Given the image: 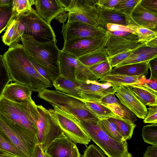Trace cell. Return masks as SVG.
I'll use <instances>...</instances> for the list:
<instances>
[{
  "label": "cell",
  "instance_id": "1",
  "mask_svg": "<svg viewBox=\"0 0 157 157\" xmlns=\"http://www.w3.org/2000/svg\"><path fill=\"white\" fill-rule=\"evenodd\" d=\"M4 55L11 81L23 85L34 92L53 86L52 83L41 75L33 66L22 44H13Z\"/></svg>",
  "mask_w": 157,
  "mask_h": 157
},
{
  "label": "cell",
  "instance_id": "2",
  "mask_svg": "<svg viewBox=\"0 0 157 157\" xmlns=\"http://www.w3.org/2000/svg\"><path fill=\"white\" fill-rule=\"evenodd\" d=\"M28 55L51 76L53 81L59 75V60L60 50L57 41L41 42L28 34H23L20 40Z\"/></svg>",
  "mask_w": 157,
  "mask_h": 157
},
{
  "label": "cell",
  "instance_id": "3",
  "mask_svg": "<svg viewBox=\"0 0 157 157\" xmlns=\"http://www.w3.org/2000/svg\"><path fill=\"white\" fill-rule=\"evenodd\" d=\"M37 107L33 100L26 104H19L0 96V115L8 122L37 136L39 114Z\"/></svg>",
  "mask_w": 157,
  "mask_h": 157
},
{
  "label": "cell",
  "instance_id": "4",
  "mask_svg": "<svg viewBox=\"0 0 157 157\" xmlns=\"http://www.w3.org/2000/svg\"><path fill=\"white\" fill-rule=\"evenodd\" d=\"M38 97L71 113L79 121H91L98 118L80 99L57 90L47 89L39 92Z\"/></svg>",
  "mask_w": 157,
  "mask_h": 157
},
{
  "label": "cell",
  "instance_id": "5",
  "mask_svg": "<svg viewBox=\"0 0 157 157\" xmlns=\"http://www.w3.org/2000/svg\"><path fill=\"white\" fill-rule=\"evenodd\" d=\"M77 120L90 139L108 157H124L128 153L126 141L119 142L111 138L101 127L98 119L87 121Z\"/></svg>",
  "mask_w": 157,
  "mask_h": 157
},
{
  "label": "cell",
  "instance_id": "6",
  "mask_svg": "<svg viewBox=\"0 0 157 157\" xmlns=\"http://www.w3.org/2000/svg\"><path fill=\"white\" fill-rule=\"evenodd\" d=\"M0 129L27 157H33L37 136L24 128L11 123L0 115Z\"/></svg>",
  "mask_w": 157,
  "mask_h": 157
},
{
  "label": "cell",
  "instance_id": "7",
  "mask_svg": "<svg viewBox=\"0 0 157 157\" xmlns=\"http://www.w3.org/2000/svg\"><path fill=\"white\" fill-rule=\"evenodd\" d=\"M37 107L39 114L37 137L44 151L52 141L64 134L57 122L54 109H47L42 105Z\"/></svg>",
  "mask_w": 157,
  "mask_h": 157
},
{
  "label": "cell",
  "instance_id": "8",
  "mask_svg": "<svg viewBox=\"0 0 157 157\" xmlns=\"http://www.w3.org/2000/svg\"><path fill=\"white\" fill-rule=\"evenodd\" d=\"M59 75L74 81H98L99 79L88 67L77 58L60 50L59 60Z\"/></svg>",
  "mask_w": 157,
  "mask_h": 157
},
{
  "label": "cell",
  "instance_id": "9",
  "mask_svg": "<svg viewBox=\"0 0 157 157\" xmlns=\"http://www.w3.org/2000/svg\"><path fill=\"white\" fill-rule=\"evenodd\" d=\"M57 122L63 133L75 143L88 144L91 139L72 115L52 105Z\"/></svg>",
  "mask_w": 157,
  "mask_h": 157
},
{
  "label": "cell",
  "instance_id": "10",
  "mask_svg": "<svg viewBox=\"0 0 157 157\" xmlns=\"http://www.w3.org/2000/svg\"><path fill=\"white\" fill-rule=\"evenodd\" d=\"M68 2L67 3V21L78 22L96 28L100 27L97 22L95 0H71Z\"/></svg>",
  "mask_w": 157,
  "mask_h": 157
},
{
  "label": "cell",
  "instance_id": "11",
  "mask_svg": "<svg viewBox=\"0 0 157 157\" xmlns=\"http://www.w3.org/2000/svg\"><path fill=\"white\" fill-rule=\"evenodd\" d=\"M61 33L64 42L78 39L101 38L108 34L107 30L101 27L96 28L78 22L63 23Z\"/></svg>",
  "mask_w": 157,
  "mask_h": 157
},
{
  "label": "cell",
  "instance_id": "12",
  "mask_svg": "<svg viewBox=\"0 0 157 157\" xmlns=\"http://www.w3.org/2000/svg\"><path fill=\"white\" fill-rule=\"evenodd\" d=\"M28 20V27L26 34H29L37 41L46 42L57 41L54 31L50 24L41 17L33 8L24 13Z\"/></svg>",
  "mask_w": 157,
  "mask_h": 157
},
{
  "label": "cell",
  "instance_id": "13",
  "mask_svg": "<svg viewBox=\"0 0 157 157\" xmlns=\"http://www.w3.org/2000/svg\"><path fill=\"white\" fill-rule=\"evenodd\" d=\"M108 36V33L101 38L78 39L64 42L61 50L78 59L106 45Z\"/></svg>",
  "mask_w": 157,
  "mask_h": 157
},
{
  "label": "cell",
  "instance_id": "14",
  "mask_svg": "<svg viewBox=\"0 0 157 157\" xmlns=\"http://www.w3.org/2000/svg\"><path fill=\"white\" fill-rule=\"evenodd\" d=\"M76 89L80 99L99 103L105 96L114 94L115 88L108 82L87 80L80 82Z\"/></svg>",
  "mask_w": 157,
  "mask_h": 157
},
{
  "label": "cell",
  "instance_id": "15",
  "mask_svg": "<svg viewBox=\"0 0 157 157\" xmlns=\"http://www.w3.org/2000/svg\"><path fill=\"white\" fill-rule=\"evenodd\" d=\"M108 32L109 36L105 49L108 57L133 49L146 43L138 42L137 36L135 34L130 33L125 35L116 36Z\"/></svg>",
  "mask_w": 157,
  "mask_h": 157
},
{
  "label": "cell",
  "instance_id": "16",
  "mask_svg": "<svg viewBox=\"0 0 157 157\" xmlns=\"http://www.w3.org/2000/svg\"><path fill=\"white\" fill-rule=\"evenodd\" d=\"M36 13L50 24L55 18L66 13L67 3L61 0H33Z\"/></svg>",
  "mask_w": 157,
  "mask_h": 157
},
{
  "label": "cell",
  "instance_id": "17",
  "mask_svg": "<svg viewBox=\"0 0 157 157\" xmlns=\"http://www.w3.org/2000/svg\"><path fill=\"white\" fill-rule=\"evenodd\" d=\"M140 1L129 15L125 16L127 25L157 30V13L143 7Z\"/></svg>",
  "mask_w": 157,
  "mask_h": 157
},
{
  "label": "cell",
  "instance_id": "18",
  "mask_svg": "<svg viewBox=\"0 0 157 157\" xmlns=\"http://www.w3.org/2000/svg\"><path fill=\"white\" fill-rule=\"evenodd\" d=\"M114 94L120 102L137 117L144 118L147 108L135 95L128 85L116 87Z\"/></svg>",
  "mask_w": 157,
  "mask_h": 157
},
{
  "label": "cell",
  "instance_id": "19",
  "mask_svg": "<svg viewBox=\"0 0 157 157\" xmlns=\"http://www.w3.org/2000/svg\"><path fill=\"white\" fill-rule=\"evenodd\" d=\"M49 157H80L75 143L64 134L52 141L44 151Z\"/></svg>",
  "mask_w": 157,
  "mask_h": 157
},
{
  "label": "cell",
  "instance_id": "20",
  "mask_svg": "<svg viewBox=\"0 0 157 157\" xmlns=\"http://www.w3.org/2000/svg\"><path fill=\"white\" fill-rule=\"evenodd\" d=\"M32 92L23 85L17 82H11L6 86L2 96L16 103L26 104L33 100L31 98Z\"/></svg>",
  "mask_w": 157,
  "mask_h": 157
},
{
  "label": "cell",
  "instance_id": "21",
  "mask_svg": "<svg viewBox=\"0 0 157 157\" xmlns=\"http://www.w3.org/2000/svg\"><path fill=\"white\" fill-rule=\"evenodd\" d=\"M97 22L100 27L106 30L108 24L127 26L125 15L114 10L103 8L96 5Z\"/></svg>",
  "mask_w": 157,
  "mask_h": 157
},
{
  "label": "cell",
  "instance_id": "22",
  "mask_svg": "<svg viewBox=\"0 0 157 157\" xmlns=\"http://www.w3.org/2000/svg\"><path fill=\"white\" fill-rule=\"evenodd\" d=\"M157 57V47H152L145 44L136 48L125 59L116 67L149 61Z\"/></svg>",
  "mask_w": 157,
  "mask_h": 157
},
{
  "label": "cell",
  "instance_id": "23",
  "mask_svg": "<svg viewBox=\"0 0 157 157\" xmlns=\"http://www.w3.org/2000/svg\"><path fill=\"white\" fill-rule=\"evenodd\" d=\"M149 61L115 67L112 69L110 74L146 76L148 74Z\"/></svg>",
  "mask_w": 157,
  "mask_h": 157
},
{
  "label": "cell",
  "instance_id": "24",
  "mask_svg": "<svg viewBox=\"0 0 157 157\" xmlns=\"http://www.w3.org/2000/svg\"><path fill=\"white\" fill-rule=\"evenodd\" d=\"M140 77L124 75L109 74L100 79L98 82H108L114 87L122 86L135 85L140 83Z\"/></svg>",
  "mask_w": 157,
  "mask_h": 157
},
{
  "label": "cell",
  "instance_id": "25",
  "mask_svg": "<svg viewBox=\"0 0 157 157\" xmlns=\"http://www.w3.org/2000/svg\"><path fill=\"white\" fill-rule=\"evenodd\" d=\"M52 83L56 90L80 99L76 89L80 82L72 81L59 75Z\"/></svg>",
  "mask_w": 157,
  "mask_h": 157
},
{
  "label": "cell",
  "instance_id": "26",
  "mask_svg": "<svg viewBox=\"0 0 157 157\" xmlns=\"http://www.w3.org/2000/svg\"><path fill=\"white\" fill-rule=\"evenodd\" d=\"M108 118L114 124L125 140H130L132 138L136 126L135 124L117 114L113 117Z\"/></svg>",
  "mask_w": 157,
  "mask_h": 157
},
{
  "label": "cell",
  "instance_id": "27",
  "mask_svg": "<svg viewBox=\"0 0 157 157\" xmlns=\"http://www.w3.org/2000/svg\"><path fill=\"white\" fill-rule=\"evenodd\" d=\"M128 86L135 95L144 105L150 107L157 105V94L139 86L135 85Z\"/></svg>",
  "mask_w": 157,
  "mask_h": 157
},
{
  "label": "cell",
  "instance_id": "28",
  "mask_svg": "<svg viewBox=\"0 0 157 157\" xmlns=\"http://www.w3.org/2000/svg\"><path fill=\"white\" fill-rule=\"evenodd\" d=\"M105 46L89 54L78 58V59L87 67L95 65L106 61L108 57L106 51Z\"/></svg>",
  "mask_w": 157,
  "mask_h": 157
},
{
  "label": "cell",
  "instance_id": "29",
  "mask_svg": "<svg viewBox=\"0 0 157 157\" xmlns=\"http://www.w3.org/2000/svg\"><path fill=\"white\" fill-rule=\"evenodd\" d=\"M0 151L8 153L18 157H27L12 143L0 129Z\"/></svg>",
  "mask_w": 157,
  "mask_h": 157
},
{
  "label": "cell",
  "instance_id": "30",
  "mask_svg": "<svg viewBox=\"0 0 157 157\" xmlns=\"http://www.w3.org/2000/svg\"><path fill=\"white\" fill-rule=\"evenodd\" d=\"M80 99L84 102L87 107L98 118H108L113 117L116 115L109 108L100 103Z\"/></svg>",
  "mask_w": 157,
  "mask_h": 157
},
{
  "label": "cell",
  "instance_id": "31",
  "mask_svg": "<svg viewBox=\"0 0 157 157\" xmlns=\"http://www.w3.org/2000/svg\"><path fill=\"white\" fill-rule=\"evenodd\" d=\"M17 14L12 20L2 36V40L5 45L10 46L14 43H17Z\"/></svg>",
  "mask_w": 157,
  "mask_h": 157
},
{
  "label": "cell",
  "instance_id": "32",
  "mask_svg": "<svg viewBox=\"0 0 157 157\" xmlns=\"http://www.w3.org/2000/svg\"><path fill=\"white\" fill-rule=\"evenodd\" d=\"M98 121L102 128L111 138L119 142L126 141L120 134L114 124L108 118H99Z\"/></svg>",
  "mask_w": 157,
  "mask_h": 157
},
{
  "label": "cell",
  "instance_id": "33",
  "mask_svg": "<svg viewBox=\"0 0 157 157\" xmlns=\"http://www.w3.org/2000/svg\"><path fill=\"white\" fill-rule=\"evenodd\" d=\"M17 14L12 6L0 7V34L7 28Z\"/></svg>",
  "mask_w": 157,
  "mask_h": 157
},
{
  "label": "cell",
  "instance_id": "34",
  "mask_svg": "<svg viewBox=\"0 0 157 157\" xmlns=\"http://www.w3.org/2000/svg\"><path fill=\"white\" fill-rule=\"evenodd\" d=\"M142 134L145 142L152 145L157 144V124L144 126Z\"/></svg>",
  "mask_w": 157,
  "mask_h": 157
},
{
  "label": "cell",
  "instance_id": "35",
  "mask_svg": "<svg viewBox=\"0 0 157 157\" xmlns=\"http://www.w3.org/2000/svg\"><path fill=\"white\" fill-rule=\"evenodd\" d=\"M10 81L11 79L4 56L0 55V96Z\"/></svg>",
  "mask_w": 157,
  "mask_h": 157
},
{
  "label": "cell",
  "instance_id": "36",
  "mask_svg": "<svg viewBox=\"0 0 157 157\" xmlns=\"http://www.w3.org/2000/svg\"><path fill=\"white\" fill-rule=\"evenodd\" d=\"M140 0H121L113 10L125 16L129 15Z\"/></svg>",
  "mask_w": 157,
  "mask_h": 157
},
{
  "label": "cell",
  "instance_id": "37",
  "mask_svg": "<svg viewBox=\"0 0 157 157\" xmlns=\"http://www.w3.org/2000/svg\"><path fill=\"white\" fill-rule=\"evenodd\" d=\"M88 67L93 73L99 79L109 74L112 69L108 59Z\"/></svg>",
  "mask_w": 157,
  "mask_h": 157
},
{
  "label": "cell",
  "instance_id": "38",
  "mask_svg": "<svg viewBox=\"0 0 157 157\" xmlns=\"http://www.w3.org/2000/svg\"><path fill=\"white\" fill-rule=\"evenodd\" d=\"M33 0H13L12 8L17 15L32 10Z\"/></svg>",
  "mask_w": 157,
  "mask_h": 157
},
{
  "label": "cell",
  "instance_id": "39",
  "mask_svg": "<svg viewBox=\"0 0 157 157\" xmlns=\"http://www.w3.org/2000/svg\"><path fill=\"white\" fill-rule=\"evenodd\" d=\"M138 41L146 43L151 39L157 37V30L142 27H138L136 31Z\"/></svg>",
  "mask_w": 157,
  "mask_h": 157
},
{
  "label": "cell",
  "instance_id": "40",
  "mask_svg": "<svg viewBox=\"0 0 157 157\" xmlns=\"http://www.w3.org/2000/svg\"><path fill=\"white\" fill-rule=\"evenodd\" d=\"M136 48L124 51L112 56L108 57V60L112 69L127 59Z\"/></svg>",
  "mask_w": 157,
  "mask_h": 157
},
{
  "label": "cell",
  "instance_id": "41",
  "mask_svg": "<svg viewBox=\"0 0 157 157\" xmlns=\"http://www.w3.org/2000/svg\"><path fill=\"white\" fill-rule=\"evenodd\" d=\"M135 85L139 86L146 89L152 93L157 94V80L146 78V76L140 77V83Z\"/></svg>",
  "mask_w": 157,
  "mask_h": 157
},
{
  "label": "cell",
  "instance_id": "42",
  "mask_svg": "<svg viewBox=\"0 0 157 157\" xmlns=\"http://www.w3.org/2000/svg\"><path fill=\"white\" fill-rule=\"evenodd\" d=\"M103 151L98 146L91 144L84 151L82 157H106Z\"/></svg>",
  "mask_w": 157,
  "mask_h": 157
},
{
  "label": "cell",
  "instance_id": "43",
  "mask_svg": "<svg viewBox=\"0 0 157 157\" xmlns=\"http://www.w3.org/2000/svg\"><path fill=\"white\" fill-rule=\"evenodd\" d=\"M138 28L135 26H124L112 24H108L106 25L107 30L109 32L121 31L136 35V30Z\"/></svg>",
  "mask_w": 157,
  "mask_h": 157
},
{
  "label": "cell",
  "instance_id": "44",
  "mask_svg": "<svg viewBox=\"0 0 157 157\" xmlns=\"http://www.w3.org/2000/svg\"><path fill=\"white\" fill-rule=\"evenodd\" d=\"M147 114L144 119L145 123L157 124V105L150 106L147 109Z\"/></svg>",
  "mask_w": 157,
  "mask_h": 157
},
{
  "label": "cell",
  "instance_id": "45",
  "mask_svg": "<svg viewBox=\"0 0 157 157\" xmlns=\"http://www.w3.org/2000/svg\"><path fill=\"white\" fill-rule=\"evenodd\" d=\"M100 104L105 106L107 105L119 106L121 103L115 97L114 94H110L105 96L101 99Z\"/></svg>",
  "mask_w": 157,
  "mask_h": 157
},
{
  "label": "cell",
  "instance_id": "46",
  "mask_svg": "<svg viewBox=\"0 0 157 157\" xmlns=\"http://www.w3.org/2000/svg\"><path fill=\"white\" fill-rule=\"evenodd\" d=\"M140 3L145 9L157 13V0H141Z\"/></svg>",
  "mask_w": 157,
  "mask_h": 157
},
{
  "label": "cell",
  "instance_id": "47",
  "mask_svg": "<svg viewBox=\"0 0 157 157\" xmlns=\"http://www.w3.org/2000/svg\"><path fill=\"white\" fill-rule=\"evenodd\" d=\"M97 5L104 8L113 10L121 0H96Z\"/></svg>",
  "mask_w": 157,
  "mask_h": 157
},
{
  "label": "cell",
  "instance_id": "48",
  "mask_svg": "<svg viewBox=\"0 0 157 157\" xmlns=\"http://www.w3.org/2000/svg\"><path fill=\"white\" fill-rule=\"evenodd\" d=\"M29 57L31 62L38 73L44 78L52 82L53 79L50 75L44 68L36 63L31 57L29 56Z\"/></svg>",
  "mask_w": 157,
  "mask_h": 157
},
{
  "label": "cell",
  "instance_id": "49",
  "mask_svg": "<svg viewBox=\"0 0 157 157\" xmlns=\"http://www.w3.org/2000/svg\"><path fill=\"white\" fill-rule=\"evenodd\" d=\"M148 64L151 72L149 79L157 80V57L150 60Z\"/></svg>",
  "mask_w": 157,
  "mask_h": 157
},
{
  "label": "cell",
  "instance_id": "50",
  "mask_svg": "<svg viewBox=\"0 0 157 157\" xmlns=\"http://www.w3.org/2000/svg\"><path fill=\"white\" fill-rule=\"evenodd\" d=\"M143 156L144 157H157V144L148 146Z\"/></svg>",
  "mask_w": 157,
  "mask_h": 157
},
{
  "label": "cell",
  "instance_id": "51",
  "mask_svg": "<svg viewBox=\"0 0 157 157\" xmlns=\"http://www.w3.org/2000/svg\"><path fill=\"white\" fill-rule=\"evenodd\" d=\"M33 157H49L43 150L42 146L38 143L35 146L33 153Z\"/></svg>",
  "mask_w": 157,
  "mask_h": 157
},
{
  "label": "cell",
  "instance_id": "52",
  "mask_svg": "<svg viewBox=\"0 0 157 157\" xmlns=\"http://www.w3.org/2000/svg\"><path fill=\"white\" fill-rule=\"evenodd\" d=\"M148 46L152 47H157V37L145 43Z\"/></svg>",
  "mask_w": 157,
  "mask_h": 157
},
{
  "label": "cell",
  "instance_id": "53",
  "mask_svg": "<svg viewBox=\"0 0 157 157\" xmlns=\"http://www.w3.org/2000/svg\"><path fill=\"white\" fill-rule=\"evenodd\" d=\"M13 0H0V7L12 6Z\"/></svg>",
  "mask_w": 157,
  "mask_h": 157
},
{
  "label": "cell",
  "instance_id": "54",
  "mask_svg": "<svg viewBox=\"0 0 157 157\" xmlns=\"http://www.w3.org/2000/svg\"><path fill=\"white\" fill-rule=\"evenodd\" d=\"M0 157H18L13 155L4 152H1Z\"/></svg>",
  "mask_w": 157,
  "mask_h": 157
},
{
  "label": "cell",
  "instance_id": "55",
  "mask_svg": "<svg viewBox=\"0 0 157 157\" xmlns=\"http://www.w3.org/2000/svg\"><path fill=\"white\" fill-rule=\"evenodd\" d=\"M124 157H133L131 154L130 153H128Z\"/></svg>",
  "mask_w": 157,
  "mask_h": 157
}]
</instances>
